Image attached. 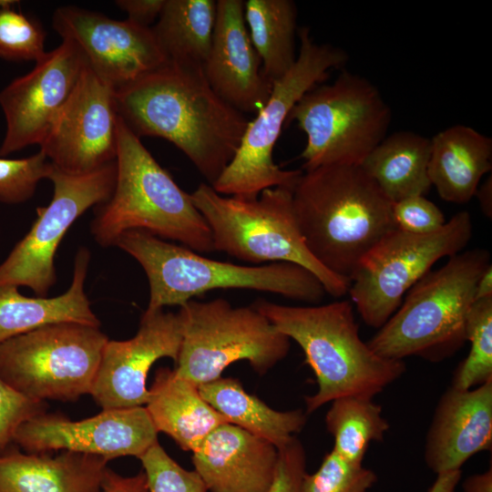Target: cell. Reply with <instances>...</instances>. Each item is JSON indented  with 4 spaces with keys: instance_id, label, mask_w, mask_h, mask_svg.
<instances>
[{
    "instance_id": "cell-1",
    "label": "cell",
    "mask_w": 492,
    "mask_h": 492,
    "mask_svg": "<svg viewBox=\"0 0 492 492\" xmlns=\"http://www.w3.org/2000/svg\"><path fill=\"white\" fill-rule=\"evenodd\" d=\"M115 101L137 137L169 141L210 186L234 158L250 122L213 91L201 66L167 62L115 91Z\"/></svg>"
},
{
    "instance_id": "cell-2",
    "label": "cell",
    "mask_w": 492,
    "mask_h": 492,
    "mask_svg": "<svg viewBox=\"0 0 492 492\" xmlns=\"http://www.w3.org/2000/svg\"><path fill=\"white\" fill-rule=\"evenodd\" d=\"M292 203L311 253L349 282L364 256L397 229L393 203L361 166L331 164L303 170Z\"/></svg>"
},
{
    "instance_id": "cell-3",
    "label": "cell",
    "mask_w": 492,
    "mask_h": 492,
    "mask_svg": "<svg viewBox=\"0 0 492 492\" xmlns=\"http://www.w3.org/2000/svg\"><path fill=\"white\" fill-rule=\"evenodd\" d=\"M302 348L318 384L306 414L343 396L373 399L405 372L402 360L376 354L360 337L352 302L291 306L259 299L251 304Z\"/></svg>"
},
{
    "instance_id": "cell-4",
    "label": "cell",
    "mask_w": 492,
    "mask_h": 492,
    "mask_svg": "<svg viewBox=\"0 0 492 492\" xmlns=\"http://www.w3.org/2000/svg\"><path fill=\"white\" fill-rule=\"evenodd\" d=\"M116 164L113 193L96 207L90 224L99 246H114L126 231H143L199 253L215 251L210 230L190 194L179 188L119 117Z\"/></svg>"
},
{
    "instance_id": "cell-5",
    "label": "cell",
    "mask_w": 492,
    "mask_h": 492,
    "mask_svg": "<svg viewBox=\"0 0 492 492\" xmlns=\"http://www.w3.org/2000/svg\"><path fill=\"white\" fill-rule=\"evenodd\" d=\"M114 246L133 257L146 273L149 286L146 313L179 307L219 289L254 290L309 303L319 302L326 293L311 272L293 263L248 266L220 261L143 231L122 233Z\"/></svg>"
},
{
    "instance_id": "cell-6",
    "label": "cell",
    "mask_w": 492,
    "mask_h": 492,
    "mask_svg": "<svg viewBox=\"0 0 492 492\" xmlns=\"http://www.w3.org/2000/svg\"><path fill=\"white\" fill-rule=\"evenodd\" d=\"M490 264L489 251L481 248L448 257L406 292L396 312L367 342L369 347L392 360L419 356L440 362L453 355L466 342L477 284Z\"/></svg>"
},
{
    "instance_id": "cell-7",
    "label": "cell",
    "mask_w": 492,
    "mask_h": 492,
    "mask_svg": "<svg viewBox=\"0 0 492 492\" xmlns=\"http://www.w3.org/2000/svg\"><path fill=\"white\" fill-rule=\"evenodd\" d=\"M292 191L280 186L243 200L221 195L202 182L190 197L210 230L215 251L253 264L302 266L321 282L326 293L343 297L350 282L327 270L309 251L296 220Z\"/></svg>"
},
{
    "instance_id": "cell-8",
    "label": "cell",
    "mask_w": 492,
    "mask_h": 492,
    "mask_svg": "<svg viewBox=\"0 0 492 492\" xmlns=\"http://www.w3.org/2000/svg\"><path fill=\"white\" fill-rule=\"evenodd\" d=\"M298 36L300 50L294 64L272 83L268 101L250 120L234 158L211 186L216 192L253 200L266 189H294L302 174L301 169L285 170L276 165L274 146L295 104L323 83L331 69L344 66L349 56L340 47L316 43L307 26L300 27Z\"/></svg>"
},
{
    "instance_id": "cell-9",
    "label": "cell",
    "mask_w": 492,
    "mask_h": 492,
    "mask_svg": "<svg viewBox=\"0 0 492 492\" xmlns=\"http://www.w3.org/2000/svg\"><path fill=\"white\" fill-rule=\"evenodd\" d=\"M392 111L367 78L343 70L330 84L317 85L292 108L286 123L295 121L306 135L302 169L323 165L361 166L386 137Z\"/></svg>"
},
{
    "instance_id": "cell-10",
    "label": "cell",
    "mask_w": 492,
    "mask_h": 492,
    "mask_svg": "<svg viewBox=\"0 0 492 492\" xmlns=\"http://www.w3.org/2000/svg\"><path fill=\"white\" fill-rule=\"evenodd\" d=\"M182 341L176 374L198 387L221 377L231 364L245 360L260 375L288 354L291 340L252 305L227 300H190L178 312Z\"/></svg>"
},
{
    "instance_id": "cell-11",
    "label": "cell",
    "mask_w": 492,
    "mask_h": 492,
    "mask_svg": "<svg viewBox=\"0 0 492 492\" xmlns=\"http://www.w3.org/2000/svg\"><path fill=\"white\" fill-rule=\"evenodd\" d=\"M108 341L100 327H40L0 343V378L31 400L76 401L90 395Z\"/></svg>"
},
{
    "instance_id": "cell-12",
    "label": "cell",
    "mask_w": 492,
    "mask_h": 492,
    "mask_svg": "<svg viewBox=\"0 0 492 492\" xmlns=\"http://www.w3.org/2000/svg\"><path fill=\"white\" fill-rule=\"evenodd\" d=\"M472 233L470 214L463 210L430 234L398 229L386 234L364 256L350 279L348 293L363 321L381 328L406 292L440 259L462 251Z\"/></svg>"
},
{
    "instance_id": "cell-13",
    "label": "cell",
    "mask_w": 492,
    "mask_h": 492,
    "mask_svg": "<svg viewBox=\"0 0 492 492\" xmlns=\"http://www.w3.org/2000/svg\"><path fill=\"white\" fill-rule=\"evenodd\" d=\"M116 160L85 174L65 173L52 165L47 179L53 184L48 205L36 208L29 231L0 264V287H28L36 296H47L56 283L57 248L73 223L91 207L109 200L116 182Z\"/></svg>"
},
{
    "instance_id": "cell-14",
    "label": "cell",
    "mask_w": 492,
    "mask_h": 492,
    "mask_svg": "<svg viewBox=\"0 0 492 492\" xmlns=\"http://www.w3.org/2000/svg\"><path fill=\"white\" fill-rule=\"evenodd\" d=\"M53 28L82 55L87 67L115 91L168 61L153 30L74 5L57 8Z\"/></svg>"
},
{
    "instance_id": "cell-15",
    "label": "cell",
    "mask_w": 492,
    "mask_h": 492,
    "mask_svg": "<svg viewBox=\"0 0 492 492\" xmlns=\"http://www.w3.org/2000/svg\"><path fill=\"white\" fill-rule=\"evenodd\" d=\"M118 120L115 90L86 66L40 151L65 173L94 171L116 160Z\"/></svg>"
},
{
    "instance_id": "cell-16",
    "label": "cell",
    "mask_w": 492,
    "mask_h": 492,
    "mask_svg": "<svg viewBox=\"0 0 492 492\" xmlns=\"http://www.w3.org/2000/svg\"><path fill=\"white\" fill-rule=\"evenodd\" d=\"M158 441L145 406L102 409L91 417L70 420L56 414H42L24 423L14 443L27 453L71 451L102 456L139 458Z\"/></svg>"
},
{
    "instance_id": "cell-17",
    "label": "cell",
    "mask_w": 492,
    "mask_h": 492,
    "mask_svg": "<svg viewBox=\"0 0 492 492\" xmlns=\"http://www.w3.org/2000/svg\"><path fill=\"white\" fill-rule=\"evenodd\" d=\"M86 66L77 48L62 40L37 60L30 72L0 91V107L6 122L0 156L40 145Z\"/></svg>"
},
{
    "instance_id": "cell-18",
    "label": "cell",
    "mask_w": 492,
    "mask_h": 492,
    "mask_svg": "<svg viewBox=\"0 0 492 492\" xmlns=\"http://www.w3.org/2000/svg\"><path fill=\"white\" fill-rule=\"evenodd\" d=\"M181 341L178 313L144 312L135 336L106 343L90 395L102 409L145 405L151 366L165 357L176 364Z\"/></svg>"
},
{
    "instance_id": "cell-19",
    "label": "cell",
    "mask_w": 492,
    "mask_h": 492,
    "mask_svg": "<svg viewBox=\"0 0 492 492\" xmlns=\"http://www.w3.org/2000/svg\"><path fill=\"white\" fill-rule=\"evenodd\" d=\"M211 47L203 67L213 91L243 114H256L272 83L262 72L244 18V1L218 0Z\"/></svg>"
},
{
    "instance_id": "cell-20",
    "label": "cell",
    "mask_w": 492,
    "mask_h": 492,
    "mask_svg": "<svg viewBox=\"0 0 492 492\" xmlns=\"http://www.w3.org/2000/svg\"><path fill=\"white\" fill-rule=\"evenodd\" d=\"M492 446V381L468 390L451 385L441 396L427 432L425 460L436 475L461 470Z\"/></svg>"
},
{
    "instance_id": "cell-21",
    "label": "cell",
    "mask_w": 492,
    "mask_h": 492,
    "mask_svg": "<svg viewBox=\"0 0 492 492\" xmlns=\"http://www.w3.org/2000/svg\"><path fill=\"white\" fill-rule=\"evenodd\" d=\"M278 456L268 440L224 423L192 452V463L211 492H269Z\"/></svg>"
},
{
    "instance_id": "cell-22",
    "label": "cell",
    "mask_w": 492,
    "mask_h": 492,
    "mask_svg": "<svg viewBox=\"0 0 492 492\" xmlns=\"http://www.w3.org/2000/svg\"><path fill=\"white\" fill-rule=\"evenodd\" d=\"M108 463L88 454H34L9 446L0 451V492H101Z\"/></svg>"
},
{
    "instance_id": "cell-23",
    "label": "cell",
    "mask_w": 492,
    "mask_h": 492,
    "mask_svg": "<svg viewBox=\"0 0 492 492\" xmlns=\"http://www.w3.org/2000/svg\"><path fill=\"white\" fill-rule=\"evenodd\" d=\"M90 256L87 248L77 250L71 284L60 295L28 297L17 287H0V343L53 323H75L100 327V321L85 292Z\"/></svg>"
},
{
    "instance_id": "cell-24",
    "label": "cell",
    "mask_w": 492,
    "mask_h": 492,
    "mask_svg": "<svg viewBox=\"0 0 492 492\" xmlns=\"http://www.w3.org/2000/svg\"><path fill=\"white\" fill-rule=\"evenodd\" d=\"M431 139L428 176L441 199L465 204L492 169V139L464 125L449 127Z\"/></svg>"
},
{
    "instance_id": "cell-25",
    "label": "cell",
    "mask_w": 492,
    "mask_h": 492,
    "mask_svg": "<svg viewBox=\"0 0 492 492\" xmlns=\"http://www.w3.org/2000/svg\"><path fill=\"white\" fill-rule=\"evenodd\" d=\"M145 405L158 433L170 436L184 451L193 452L213 429L227 423L197 385L169 367L157 369Z\"/></svg>"
},
{
    "instance_id": "cell-26",
    "label": "cell",
    "mask_w": 492,
    "mask_h": 492,
    "mask_svg": "<svg viewBox=\"0 0 492 492\" xmlns=\"http://www.w3.org/2000/svg\"><path fill=\"white\" fill-rule=\"evenodd\" d=\"M201 397L231 425L262 437L282 448L304 427L306 413L301 409L277 411L244 390L233 377H220L200 384Z\"/></svg>"
},
{
    "instance_id": "cell-27",
    "label": "cell",
    "mask_w": 492,
    "mask_h": 492,
    "mask_svg": "<svg viewBox=\"0 0 492 492\" xmlns=\"http://www.w3.org/2000/svg\"><path fill=\"white\" fill-rule=\"evenodd\" d=\"M430 151V138L412 131H398L386 136L361 167L395 203L411 196H425L432 188L428 176Z\"/></svg>"
},
{
    "instance_id": "cell-28",
    "label": "cell",
    "mask_w": 492,
    "mask_h": 492,
    "mask_svg": "<svg viewBox=\"0 0 492 492\" xmlns=\"http://www.w3.org/2000/svg\"><path fill=\"white\" fill-rule=\"evenodd\" d=\"M214 0H165L151 26L169 62L204 67L216 19Z\"/></svg>"
},
{
    "instance_id": "cell-29",
    "label": "cell",
    "mask_w": 492,
    "mask_h": 492,
    "mask_svg": "<svg viewBox=\"0 0 492 492\" xmlns=\"http://www.w3.org/2000/svg\"><path fill=\"white\" fill-rule=\"evenodd\" d=\"M244 18L261 58L263 75L273 83L296 60V5L292 0H247Z\"/></svg>"
},
{
    "instance_id": "cell-30",
    "label": "cell",
    "mask_w": 492,
    "mask_h": 492,
    "mask_svg": "<svg viewBox=\"0 0 492 492\" xmlns=\"http://www.w3.org/2000/svg\"><path fill=\"white\" fill-rule=\"evenodd\" d=\"M331 403L325 424L334 438L333 449L351 463L363 464L369 445L382 441L389 429L382 407L371 398L358 396L339 397Z\"/></svg>"
},
{
    "instance_id": "cell-31",
    "label": "cell",
    "mask_w": 492,
    "mask_h": 492,
    "mask_svg": "<svg viewBox=\"0 0 492 492\" xmlns=\"http://www.w3.org/2000/svg\"><path fill=\"white\" fill-rule=\"evenodd\" d=\"M465 333L470 350L457 366L452 386L468 390L492 381V297L473 302Z\"/></svg>"
},
{
    "instance_id": "cell-32",
    "label": "cell",
    "mask_w": 492,
    "mask_h": 492,
    "mask_svg": "<svg viewBox=\"0 0 492 492\" xmlns=\"http://www.w3.org/2000/svg\"><path fill=\"white\" fill-rule=\"evenodd\" d=\"M17 3L0 0V57L36 63L46 53V32L36 19L15 8Z\"/></svg>"
},
{
    "instance_id": "cell-33",
    "label": "cell",
    "mask_w": 492,
    "mask_h": 492,
    "mask_svg": "<svg viewBox=\"0 0 492 492\" xmlns=\"http://www.w3.org/2000/svg\"><path fill=\"white\" fill-rule=\"evenodd\" d=\"M376 480L374 471L347 461L332 449L316 472L304 474L302 492H367Z\"/></svg>"
},
{
    "instance_id": "cell-34",
    "label": "cell",
    "mask_w": 492,
    "mask_h": 492,
    "mask_svg": "<svg viewBox=\"0 0 492 492\" xmlns=\"http://www.w3.org/2000/svg\"><path fill=\"white\" fill-rule=\"evenodd\" d=\"M52 163L42 151L22 159L0 156V202L16 205L29 200L38 183L47 179Z\"/></svg>"
},
{
    "instance_id": "cell-35",
    "label": "cell",
    "mask_w": 492,
    "mask_h": 492,
    "mask_svg": "<svg viewBox=\"0 0 492 492\" xmlns=\"http://www.w3.org/2000/svg\"><path fill=\"white\" fill-rule=\"evenodd\" d=\"M146 474L149 492H207L208 487L195 470H187L170 457L159 442L139 458Z\"/></svg>"
},
{
    "instance_id": "cell-36",
    "label": "cell",
    "mask_w": 492,
    "mask_h": 492,
    "mask_svg": "<svg viewBox=\"0 0 492 492\" xmlns=\"http://www.w3.org/2000/svg\"><path fill=\"white\" fill-rule=\"evenodd\" d=\"M46 402L26 397L0 378V451L14 443L24 423L46 413Z\"/></svg>"
},
{
    "instance_id": "cell-37",
    "label": "cell",
    "mask_w": 492,
    "mask_h": 492,
    "mask_svg": "<svg viewBox=\"0 0 492 492\" xmlns=\"http://www.w3.org/2000/svg\"><path fill=\"white\" fill-rule=\"evenodd\" d=\"M392 211L396 228L412 234L436 232L446 222L441 210L423 195L407 197L393 203Z\"/></svg>"
},
{
    "instance_id": "cell-38",
    "label": "cell",
    "mask_w": 492,
    "mask_h": 492,
    "mask_svg": "<svg viewBox=\"0 0 492 492\" xmlns=\"http://www.w3.org/2000/svg\"><path fill=\"white\" fill-rule=\"evenodd\" d=\"M278 462L269 492H302V482L306 473V453L295 436L278 449Z\"/></svg>"
},
{
    "instance_id": "cell-39",
    "label": "cell",
    "mask_w": 492,
    "mask_h": 492,
    "mask_svg": "<svg viewBox=\"0 0 492 492\" xmlns=\"http://www.w3.org/2000/svg\"><path fill=\"white\" fill-rule=\"evenodd\" d=\"M116 5L128 15V19L143 26L159 18L165 0H118Z\"/></svg>"
},
{
    "instance_id": "cell-40",
    "label": "cell",
    "mask_w": 492,
    "mask_h": 492,
    "mask_svg": "<svg viewBox=\"0 0 492 492\" xmlns=\"http://www.w3.org/2000/svg\"><path fill=\"white\" fill-rule=\"evenodd\" d=\"M101 492H149L146 474L143 470L131 477H123L107 467Z\"/></svg>"
},
{
    "instance_id": "cell-41",
    "label": "cell",
    "mask_w": 492,
    "mask_h": 492,
    "mask_svg": "<svg viewBox=\"0 0 492 492\" xmlns=\"http://www.w3.org/2000/svg\"><path fill=\"white\" fill-rule=\"evenodd\" d=\"M464 492H492V468L472 475L463 483Z\"/></svg>"
},
{
    "instance_id": "cell-42",
    "label": "cell",
    "mask_w": 492,
    "mask_h": 492,
    "mask_svg": "<svg viewBox=\"0 0 492 492\" xmlns=\"http://www.w3.org/2000/svg\"><path fill=\"white\" fill-rule=\"evenodd\" d=\"M460 477L461 470L439 474L428 492H455Z\"/></svg>"
},
{
    "instance_id": "cell-43",
    "label": "cell",
    "mask_w": 492,
    "mask_h": 492,
    "mask_svg": "<svg viewBox=\"0 0 492 492\" xmlns=\"http://www.w3.org/2000/svg\"><path fill=\"white\" fill-rule=\"evenodd\" d=\"M483 213L491 218L492 216V178L491 175L478 186L476 194Z\"/></svg>"
},
{
    "instance_id": "cell-44",
    "label": "cell",
    "mask_w": 492,
    "mask_h": 492,
    "mask_svg": "<svg viewBox=\"0 0 492 492\" xmlns=\"http://www.w3.org/2000/svg\"><path fill=\"white\" fill-rule=\"evenodd\" d=\"M492 297V265H488L480 276L476 288V300ZM475 300V301H476Z\"/></svg>"
}]
</instances>
